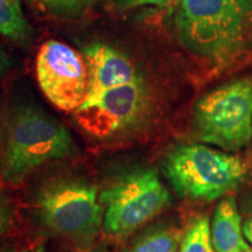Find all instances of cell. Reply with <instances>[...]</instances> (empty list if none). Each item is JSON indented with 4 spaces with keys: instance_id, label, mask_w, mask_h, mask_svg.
Segmentation results:
<instances>
[{
    "instance_id": "4fadbf2b",
    "label": "cell",
    "mask_w": 252,
    "mask_h": 252,
    "mask_svg": "<svg viewBox=\"0 0 252 252\" xmlns=\"http://www.w3.org/2000/svg\"><path fill=\"white\" fill-rule=\"evenodd\" d=\"M179 252H216L212 243L209 220L207 217H200L188 226Z\"/></svg>"
},
{
    "instance_id": "44dd1931",
    "label": "cell",
    "mask_w": 252,
    "mask_h": 252,
    "mask_svg": "<svg viewBox=\"0 0 252 252\" xmlns=\"http://www.w3.org/2000/svg\"><path fill=\"white\" fill-rule=\"evenodd\" d=\"M39 252H42V250H39ZM91 252H106L105 250H96V251H91Z\"/></svg>"
},
{
    "instance_id": "2e32d148",
    "label": "cell",
    "mask_w": 252,
    "mask_h": 252,
    "mask_svg": "<svg viewBox=\"0 0 252 252\" xmlns=\"http://www.w3.org/2000/svg\"><path fill=\"white\" fill-rule=\"evenodd\" d=\"M174 0H111L112 5L118 9H131L141 6H167Z\"/></svg>"
},
{
    "instance_id": "9a60e30c",
    "label": "cell",
    "mask_w": 252,
    "mask_h": 252,
    "mask_svg": "<svg viewBox=\"0 0 252 252\" xmlns=\"http://www.w3.org/2000/svg\"><path fill=\"white\" fill-rule=\"evenodd\" d=\"M96 0H55L54 11L62 13H81L86 11Z\"/></svg>"
},
{
    "instance_id": "e0dca14e",
    "label": "cell",
    "mask_w": 252,
    "mask_h": 252,
    "mask_svg": "<svg viewBox=\"0 0 252 252\" xmlns=\"http://www.w3.org/2000/svg\"><path fill=\"white\" fill-rule=\"evenodd\" d=\"M242 229H243L244 237L247 238L248 243H250L252 247V208L248 212L247 216H245Z\"/></svg>"
},
{
    "instance_id": "52a82bcc",
    "label": "cell",
    "mask_w": 252,
    "mask_h": 252,
    "mask_svg": "<svg viewBox=\"0 0 252 252\" xmlns=\"http://www.w3.org/2000/svg\"><path fill=\"white\" fill-rule=\"evenodd\" d=\"M42 223L50 231L89 243L98 234L104 209L93 186L82 181H54L37 197Z\"/></svg>"
},
{
    "instance_id": "8992f818",
    "label": "cell",
    "mask_w": 252,
    "mask_h": 252,
    "mask_svg": "<svg viewBox=\"0 0 252 252\" xmlns=\"http://www.w3.org/2000/svg\"><path fill=\"white\" fill-rule=\"evenodd\" d=\"M152 94L143 77L87 98L74 111L75 121L91 137L110 140L132 133L152 110Z\"/></svg>"
},
{
    "instance_id": "d6986e66",
    "label": "cell",
    "mask_w": 252,
    "mask_h": 252,
    "mask_svg": "<svg viewBox=\"0 0 252 252\" xmlns=\"http://www.w3.org/2000/svg\"><path fill=\"white\" fill-rule=\"evenodd\" d=\"M35 1L47 6V7H50L52 9L54 8V5H55V0H35Z\"/></svg>"
},
{
    "instance_id": "277c9868",
    "label": "cell",
    "mask_w": 252,
    "mask_h": 252,
    "mask_svg": "<svg viewBox=\"0 0 252 252\" xmlns=\"http://www.w3.org/2000/svg\"><path fill=\"white\" fill-rule=\"evenodd\" d=\"M193 125L198 139L226 151H238L252 139V77L223 84L195 104Z\"/></svg>"
},
{
    "instance_id": "8fae6325",
    "label": "cell",
    "mask_w": 252,
    "mask_h": 252,
    "mask_svg": "<svg viewBox=\"0 0 252 252\" xmlns=\"http://www.w3.org/2000/svg\"><path fill=\"white\" fill-rule=\"evenodd\" d=\"M0 34L20 45L30 42L32 28L20 0H0Z\"/></svg>"
},
{
    "instance_id": "7a4b0ae2",
    "label": "cell",
    "mask_w": 252,
    "mask_h": 252,
    "mask_svg": "<svg viewBox=\"0 0 252 252\" xmlns=\"http://www.w3.org/2000/svg\"><path fill=\"white\" fill-rule=\"evenodd\" d=\"M76 150L70 132L61 123L36 106H24L9 119L2 179L19 184L43 163L71 156Z\"/></svg>"
},
{
    "instance_id": "9c48e42d",
    "label": "cell",
    "mask_w": 252,
    "mask_h": 252,
    "mask_svg": "<svg viewBox=\"0 0 252 252\" xmlns=\"http://www.w3.org/2000/svg\"><path fill=\"white\" fill-rule=\"evenodd\" d=\"M83 59L88 70L87 98L141 77L128 58L104 43L96 42L87 46L83 49Z\"/></svg>"
},
{
    "instance_id": "3957f363",
    "label": "cell",
    "mask_w": 252,
    "mask_h": 252,
    "mask_svg": "<svg viewBox=\"0 0 252 252\" xmlns=\"http://www.w3.org/2000/svg\"><path fill=\"white\" fill-rule=\"evenodd\" d=\"M167 179L181 196L213 201L230 193L248 176L241 158L201 144L180 145L166 157Z\"/></svg>"
},
{
    "instance_id": "5bb4252c",
    "label": "cell",
    "mask_w": 252,
    "mask_h": 252,
    "mask_svg": "<svg viewBox=\"0 0 252 252\" xmlns=\"http://www.w3.org/2000/svg\"><path fill=\"white\" fill-rule=\"evenodd\" d=\"M13 223V206L9 197L0 191V236L7 232Z\"/></svg>"
},
{
    "instance_id": "ffe728a7",
    "label": "cell",
    "mask_w": 252,
    "mask_h": 252,
    "mask_svg": "<svg viewBox=\"0 0 252 252\" xmlns=\"http://www.w3.org/2000/svg\"><path fill=\"white\" fill-rule=\"evenodd\" d=\"M0 252H14V251L13 249L9 247V245L0 243Z\"/></svg>"
},
{
    "instance_id": "ac0fdd59",
    "label": "cell",
    "mask_w": 252,
    "mask_h": 252,
    "mask_svg": "<svg viewBox=\"0 0 252 252\" xmlns=\"http://www.w3.org/2000/svg\"><path fill=\"white\" fill-rule=\"evenodd\" d=\"M6 65H7V61H6V56L2 54L1 50H0V74L5 70Z\"/></svg>"
},
{
    "instance_id": "6da1fadb",
    "label": "cell",
    "mask_w": 252,
    "mask_h": 252,
    "mask_svg": "<svg viewBox=\"0 0 252 252\" xmlns=\"http://www.w3.org/2000/svg\"><path fill=\"white\" fill-rule=\"evenodd\" d=\"M174 27L188 53L225 67L241 58L251 40L252 0H179Z\"/></svg>"
},
{
    "instance_id": "30bf717a",
    "label": "cell",
    "mask_w": 252,
    "mask_h": 252,
    "mask_svg": "<svg viewBox=\"0 0 252 252\" xmlns=\"http://www.w3.org/2000/svg\"><path fill=\"white\" fill-rule=\"evenodd\" d=\"M210 236L216 252H252L244 238L234 197H225L219 203L214 213Z\"/></svg>"
},
{
    "instance_id": "ba28073f",
    "label": "cell",
    "mask_w": 252,
    "mask_h": 252,
    "mask_svg": "<svg viewBox=\"0 0 252 252\" xmlns=\"http://www.w3.org/2000/svg\"><path fill=\"white\" fill-rule=\"evenodd\" d=\"M40 89L53 105L74 112L88 94V70L83 56L65 43L47 41L36 56Z\"/></svg>"
},
{
    "instance_id": "5b68a950",
    "label": "cell",
    "mask_w": 252,
    "mask_h": 252,
    "mask_svg": "<svg viewBox=\"0 0 252 252\" xmlns=\"http://www.w3.org/2000/svg\"><path fill=\"white\" fill-rule=\"evenodd\" d=\"M105 208L104 228L109 235L124 237L149 222L169 203V194L153 169L124 174L102 191Z\"/></svg>"
},
{
    "instance_id": "7c38bea8",
    "label": "cell",
    "mask_w": 252,
    "mask_h": 252,
    "mask_svg": "<svg viewBox=\"0 0 252 252\" xmlns=\"http://www.w3.org/2000/svg\"><path fill=\"white\" fill-rule=\"evenodd\" d=\"M181 241L178 229L162 226L143 235L124 252H179Z\"/></svg>"
}]
</instances>
